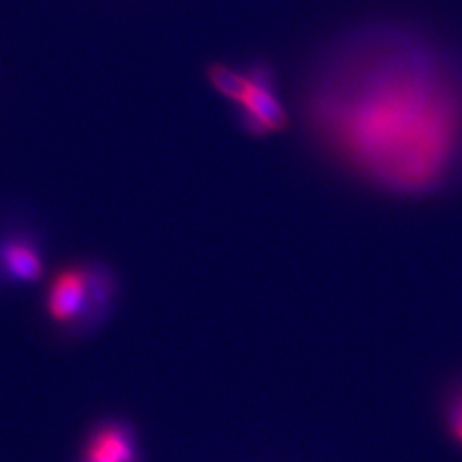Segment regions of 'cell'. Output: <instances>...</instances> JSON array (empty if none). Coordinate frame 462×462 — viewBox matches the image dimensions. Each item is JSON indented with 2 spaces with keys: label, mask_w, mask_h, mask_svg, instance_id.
I'll use <instances>...</instances> for the list:
<instances>
[{
  "label": "cell",
  "mask_w": 462,
  "mask_h": 462,
  "mask_svg": "<svg viewBox=\"0 0 462 462\" xmlns=\"http://www.w3.org/2000/svg\"><path fill=\"white\" fill-rule=\"evenodd\" d=\"M345 45L326 57L305 93L319 141L366 180L401 194L444 182L462 154V86L429 50Z\"/></svg>",
  "instance_id": "obj_1"
},
{
  "label": "cell",
  "mask_w": 462,
  "mask_h": 462,
  "mask_svg": "<svg viewBox=\"0 0 462 462\" xmlns=\"http://www.w3.org/2000/svg\"><path fill=\"white\" fill-rule=\"evenodd\" d=\"M209 81L217 95L230 103L238 124L250 135L265 137L280 133L288 124L276 74L263 60L242 66L216 64L209 69Z\"/></svg>",
  "instance_id": "obj_2"
},
{
  "label": "cell",
  "mask_w": 462,
  "mask_h": 462,
  "mask_svg": "<svg viewBox=\"0 0 462 462\" xmlns=\"http://www.w3.org/2000/svg\"><path fill=\"white\" fill-rule=\"evenodd\" d=\"M89 295V267L67 265L51 281L45 295V309L57 324H72L83 319Z\"/></svg>",
  "instance_id": "obj_3"
},
{
  "label": "cell",
  "mask_w": 462,
  "mask_h": 462,
  "mask_svg": "<svg viewBox=\"0 0 462 462\" xmlns=\"http://www.w3.org/2000/svg\"><path fill=\"white\" fill-rule=\"evenodd\" d=\"M79 462H139V447L131 425L105 421L84 442Z\"/></svg>",
  "instance_id": "obj_4"
},
{
  "label": "cell",
  "mask_w": 462,
  "mask_h": 462,
  "mask_svg": "<svg viewBox=\"0 0 462 462\" xmlns=\"http://www.w3.org/2000/svg\"><path fill=\"white\" fill-rule=\"evenodd\" d=\"M0 267L19 282H34L43 276L45 264L40 250L26 238H9L0 244Z\"/></svg>",
  "instance_id": "obj_5"
},
{
  "label": "cell",
  "mask_w": 462,
  "mask_h": 462,
  "mask_svg": "<svg viewBox=\"0 0 462 462\" xmlns=\"http://www.w3.org/2000/svg\"><path fill=\"white\" fill-rule=\"evenodd\" d=\"M89 267V295H88V307L83 319L88 324H93L97 319L103 317L106 312L108 303L114 295V280L110 273L101 265H88Z\"/></svg>",
  "instance_id": "obj_6"
},
{
  "label": "cell",
  "mask_w": 462,
  "mask_h": 462,
  "mask_svg": "<svg viewBox=\"0 0 462 462\" xmlns=\"http://www.w3.org/2000/svg\"><path fill=\"white\" fill-rule=\"evenodd\" d=\"M447 427L450 437L462 447V387L448 399Z\"/></svg>",
  "instance_id": "obj_7"
}]
</instances>
